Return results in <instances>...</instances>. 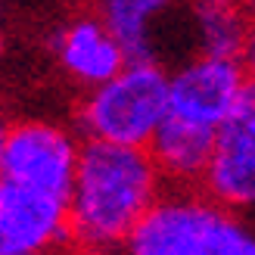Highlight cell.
I'll use <instances>...</instances> for the list:
<instances>
[{"instance_id":"4","label":"cell","mask_w":255,"mask_h":255,"mask_svg":"<svg viewBox=\"0 0 255 255\" xmlns=\"http://www.w3.org/2000/svg\"><path fill=\"white\" fill-rule=\"evenodd\" d=\"M78 143L50 122H22L9 128L0 159V181L69 199L78 165Z\"/></svg>"},{"instance_id":"11","label":"cell","mask_w":255,"mask_h":255,"mask_svg":"<svg viewBox=\"0 0 255 255\" xmlns=\"http://www.w3.org/2000/svg\"><path fill=\"white\" fill-rule=\"evenodd\" d=\"M193 31L202 56L215 59H240L249 31V19L240 6H218L202 3L193 12Z\"/></svg>"},{"instance_id":"9","label":"cell","mask_w":255,"mask_h":255,"mask_svg":"<svg viewBox=\"0 0 255 255\" xmlns=\"http://www.w3.org/2000/svg\"><path fill=\"white\" fill-rule=\"evenodd\" d=\"M215 134L218 131L212 128L165 116L156 134L149 137L146 152L156 162L159 174H168L174 181H196L209 168V159L215 152Z\"/></svg>"},{"instance_id":"7","label":"cell","mask_w":255,"mask_h":255,"mask_svg":"<svg viewBox=\"0 0 255 255\" xmlns=\"http://www.w3.org/2000/svg\"><path fill=\"white\" fill-rule=\"evenodd\" d=\"M66 237V199L0 181V255L50 252Z\"/></svg>"},{"instance_id":"6","label":"cell","mask_w":255,"mask_h":255,"mask_svg":"<svg viewBox=\"0 0 255 255\" xmlns=\"http://www.w3.org/2000/svg\"><path fill=\"white\" fill-rule=\"evenodd\" d=\"M246 78L249 75L240 59H190L168 75V116L218 131L234 112Z\"/></svg>"},{"instance_id":"14","label":"cell","mask_w":255,"mask_h":255,"mask_svg":"<svg viewBox=\"0 0 255 255\" xmlns=\"http://www.w3.org/2000/svg\"><path fill=\"white\" fill-rule=\"evenodd\" d=\"M6 137H9V128L0 122V159H3V149H6Z\"/></svg>"},{"instance_id":"1","label":"cell","mask_w":255,"mask_h":255,"mask_svg":"<svg viewBox=\"0 0 255 255\" xmlns=\"http://www.w3.org/2000/svg\"><path fill=\"white\" fill-rule=\"evenodd\" d=\"M159 168L143 146L87 140L69 190V237L91 255L128 243L137 221L159 199Z\"/></svg>"},{"instance_id":"5","label":"cell","mask_w":255,"mask_h":255,"mask_svg":"<svg viewBox=\"0 0 255 255\" xmlns=\"http://www.w3.org/2000/svg\"><path fill=\"white\" fill-rule=\"evenodd\" d=\"M202 181L212 202L224 209L255 206V75L246 78L234 112L215 134V152Z\"/></svg>"},{"instance_id":"13","label":"cell","mask_w":255,"mask_h":255,"mask_svg":"<svg viewBox=\"0 0 255 255\" xmlns=\"http://www.w3.org/2000/svg\"><path fill=\"white\" fill-rule=\"evenodd\" d=\"M202 3H218V6H240L243 0H196V6H202Z\"/></svg>"},{"instance_id":"2","label":"cell","mask_w":255,"mask_h":255,"mask_svg":"<svg viewBox=\"0 0 255 255\" xmlns=\"http://www.w3.org/2000/svg\"><path fill=\"white\" fill-rule=\"evenodd\" d=\"M128 255H255V231L212 199L159 196L125 243Z\"/></svg>"},{"instance_id":"12","label":"cell","mask_w":255,"mask_h":255,"mask_svg":"<svg viewBox=\"0 0 255 255\" xmlns=\"http://www.w3.org/2000/svg\"><path fill=\"white\" fill-rule=\"evenodd\" d=\"M240 62L243 69L255 75V22H249V31H246V44H243V53H240Z\"/></svg>"},{"instance_id":"10","label":"cell","mask_w":255,"mask_h":255,"mask_svg":"<svg viewBox=\"0 0 255 255\" xmlns=\"http://www.w3.org/2000/svg\"><path fill=\"white\" fill-rule=\"evenodd\" d=\"M177 0H94L97 19L119 41L128 62H156V25Z\"/></svg>"},{"instance_id":"8","label":"cell","mask_w":255,"mask_h":255,"mask_svg":"<svg viewBox=\"0 0 255 255\" xmlns=\"http://www.w3.org/2000/svg\"><path fill=\"white\" fill-rule=\"evenodd\" d=\"M56 56L62 62V69L87 87L106 84L112 75H119L128 66L125 50L97 16L72 19L56 34Z\"/></svg>"},{"instance_id":"15","label":"cell","mask_w":255,"mask_h":255,"mask_svg":"<svg viewBox=\"0 0 255 255\" xmlns=\"http://www.w3.org/2000/svg\"><path fill=\"white\" fill-rule=\"evenodd\" d=\"M31 255H50V252H31Z\"/></svg>"},{"instance_id":"3","label":"cell","mask_w":255,"mask_h":255,"mask_svg":"<svg viewBox=\"0 0 255 255\" xmlns=\"http://www.w3.org/2000/svg\"><path fill=\"white\" fill-rule=\"evenodd\" d=\"M168 116V72L159 62H128L81 106V128L91 140L143 146Z\"/></svg>"}]
</instances>
